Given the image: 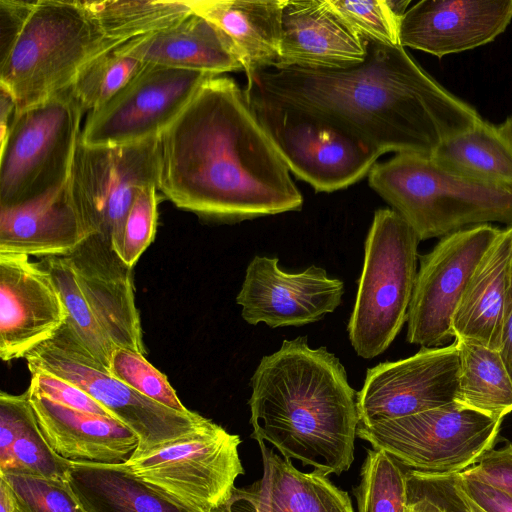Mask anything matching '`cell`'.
Segmentation results:
<instances>
[{
    "label": "cell",
    "mask_w": 512,
    "mask_h": 512,
    "mask_svg": "<svg viewBox=\"0 0 512 512\" xmlns=\"http://www.w3.org/2000/svg\"><path fill=\"white\" fill-rule=\"evenodd\" d=\"M158 190L207 221L299 211L303 197L245 90L212 76L160 135Z\"/></svg>",
    "instance_id": "1"
},
{
    "label": "cell",
    "mask_w": 512,
    "mask_h": 512,
    "mask_svg": "<svg viewBox=\"0 0 512 512\" xmlns=\"http://www.w3.org/2000/svg\"><path fill=\"white\" fill-rule=\"evenodd\" d=\"M366 56L336 69L270 67L247 77V87L321 116L381 155L431 156L446 139L482 117L432 78L401 45L364 40Z\"/></svg>",
    "instance_id": "2"
},
{
    "label": "cell",
    "mask_w": 512,
    "mask_h": 512,
    "mask_svg": "<svg viewBox=\"0 0 512 512\" xmlns=\"http://www.w3.org/2000/svg\"><path fill=\"white\" fill-rule=\"evenodd\" d=\"M250 386L253 439L326 476L351 467L359 425L357 392L333 353L311 348L305 336L284 340L260 360Z\"/></svg>",
    "instance_id": "3"
},
{
    "label": "cell",
    "mask_w": 512,
    "mask_h": 512,
    "mask_svg": "<svg viewBox=\"0 0 512 512\" xmlns=\"http://www.w3.org/2000/svg\"><path fill=\"white\" fill-rule=\"evenodd\" d=\"M368 182L409 223L420 241L491 222L512 225V186L453 173L430 156L397 153L376 163Z\"/></svg>",
    "instance_id": "4"
},
{
    "label": "cell",
    "mask_w": 512,
    "mask_h": 512,
    "mask_svg": "<svg viewBox=\"0 0 512 512\" xmlns=\"http://www.w3.org/2000/svg\"><path fill=\"white\" fill-rule=\"evenodd\" d=\"M119 46L103 34L84 1H35L0 61V86L16 111L24 110L68 89L88 63Z\"/></svg>",
    "instance_id": "5"
},
{
    "label": "cell",
    "mask_w": 512,
    "mask_h": 512,
    "mask_svg": "<svg viewBox=\"0 0 512 512\" xmlns=\"http://www.w3.org/2000/svg\"><path fill=\"white\" fill-rule=\"evenodd\" d=\"M419 242L414 229L395 210L386 208L374 213L347 325L358 356L371 359L382 354L407 322Z\"/></svg>",
    "instance_id": "6"
},
{
    "label": "cell",
    "mask_w": 512,
    "mask_h": 512,
    "mask_svg": "<svg viewBox=\"0 0 512 512\" xmlns=\"http://www.w3.org/2000/svg\"><path fill=\"white\" fill-rule=\"evenodd\" d=\"M84 112L70 87L16 111L0 150V207L36 200L70 175Z\"/></svg>",
    "instance_id": "7"
},
{
    "label": "cell",
    "mask_w": 512,
    "mask_h": 512,
    "mask_svg": "<svg viewBox=\"0 0 512 512\" xmlns=\"http://www.w3.org/2000/svg\"><path fill=\"white\" fill-rule=\"evenodd\" d=\"M25 359L30 372L47 371L77 385L130 428L139 439L134 454L189 437L214 423L191 410L170 409L103 371L65 324Z\"/></svg>",
    "instance_id": "8"
},
{
    "label": "cell",
    "mask_w": 512,
    "mask_h": 512,
    "mask_svg": "<svg viewBox=\"0 0 512 512\" xmlns=\"http://www.w3.org/2000/svg\"><path fill=\"white\" fill-rule=\"evenodd\" d=\"M249 105L290 172L317 192L344 189L368 175L381 154L327 119L248 88Z\"/></svg>",
    "instance_id": "9"
},
{
    "label": "cell",
    "mask_w": 512,
    "mask_h": 512,
    "mask_svg": "<svg viewBox=\"0 0 512 512\" xmlns=\"http://www.w3.org/2000/svg\"><path fill=\"white\" fill-rule=\"evenodd\" d=\"M501 422L453 402L369 426L359 424L357 436L410 469L461 473L492 448Z\"/></svg>",
    "instance_id": "10"
},
{
    "label": "cell",
    "mask_w": 512,
    "mask_h": 512,
    "mask_svg": "<svg viewBox=\"0 0 512 512\" xmlns=\"http://www.w3.org/2000/svg\"><path fill=\"white\" fill-rule=\"evenodd\" d=\"M241 439L220 425L154 449L133 454L121 466L193 512H212L232 494L244 474Z\"/></svg>",
    "instance_id": "11"
},
{
    "label": "cell",
    "mask_w": 512,
    "mask_h": 512,
    "mask_svg": "<svg viewBox=\"0 0 512 512\" xmlns=\"http://www.w3.org/2000/svg\"><path fill=\"white\" fill-rule=\"evenodd\" d=\"M159 169V138L111 147L79 140L67 186L88 237L103 236L119 254L128 211L142 187L158 188Z\"/></svg>",
    "instance_id": "12"
},
{
    "label": "cell",
    "mask_w": 512,
    "mask_h": 512,
    "mask_svg": "<svg viewBox=\"0 0 512 512\" xmlns=\"http://www.w3.org/2000/svg\"><path fill=\"white\" fill-rule=\"evenodd\" d=\"M212 76L145 64L105 105L89 112L79 140L111 147L159 138Z\"/></svg>",
    "instance_id": "13"
},
{
    "label": "cell",
    "mask_w": 512,
    "mask_h": 512,
    "mask_svg": "<svg viewBox=\"0 0 512 512\" xmlns=\"http://www.w3.org/2000/svg\"><path fill=\"white\" fill-rule=\"evenodd\" d=\"M501 229L482 224L442 237L419 256L407 316L409 343L440 347L453 337L452 318L467 283Z\"/></svg>",
    "instance_id": "14"
},
{
    "label": "cell",
    "mask_w": 512,
    "mask_h": 512,
    "mask_svg": "<svg viewBox=\"0 0 512 512\" xmlns=\"http://www.w3.org/2000/svg\"><path fill=\"white\" fill-rule=\"evenodd\" d=\"M458 374L455 341L421 347L412 356L369 368L357 392L359 424L369 426L455 402Z\"/></svg>",
    "instance_id": "15"
},
{
    "label": "cell",
    "mask_w": 512,
    "mask_h": 512,
    "mask_svg": "<svg viewBox=\"0 0 512 512\" xmlns=\"http://www.w3.org/2000/svg\"><path fill=\"white\" fill-rule=\"evenodd\" d=\"M278 258L255 256L248 264L236 297L242 318L251 325L271 328L304 326L332 313L342 302L344 283L312 265L288 273Z\"/></svg>",
    "instance_id": "16"
},
{
    "label": "cell",
    "mask_w": 512,
    "mask_h": 512,
    "mask_svg": "<svg viewBox=\"0 0 512 512\" xmlns=\"http://www.w3.org/2000/svg\"><path fill=\"white\" fill-rule=\"evenodd\" d=\"M62 298L49 273L20 254H0V357L25 358L66 323Z\"/></svg>",
    "instance_id": "17"
},
{
    "label": "cell",
    "mask_w": 512,
    "mask_h": 512,
    "mask_svg": "<svg viewBox=\"0 0 512 512\" xmlns=\"http://www.w3.org/2000/svg\"><path fill=\"white\" fill-rule=\"evenodd\" d=\"M79 286L101 328L116 348L146 355L133 268L103 236L87 237L69 256Z\"/></svg>",
    "instance_id": "18"
},
{
    "label": "cell",
    "mask_w": 512,
    "mask_h": 512,
    "mask_svg": "<svg viewBox=\"0 0 512 512\" xmlns=\"http://www.w3.org/2000/svg\"><path fill=\"white\" fill-rule=\"evenodd\" d=\"M512 20V0H422L404 13L399 42L439 58L485 45Z\"/></svg>",
    "instance_id": "19"
},
{
    "label": "cell",
    "mask_w": 512,
    "mask_h": 512,
    "mask_svg": "<svg viewBox=\"0 0 512 512\" xmlns=\"http://www.w3.org/2000/svg\"><path fill=\"white\" fill-rule=\"evenodd\" d=\"M365 56L364 40L329 0H285L276 67L345 68Z\"/></svg>",
    "instance_id": "20"
},
{
    "label": "cell",
    "mask_w": 512,
    "mask_h": 512,
    "mask_svg": "<svg viewBox=\"0 0 512 512\" xmlns=\"http://www.w3.org/2000/svg\"><path fill=\"white\" fill-rule=\"evenodd\" d=\"M27 391L43 436L61 457L73 462L119 465L138 448L136 434L119 420L72 409Z\"/></svg>",
    "instance_id": "21"
},
{
    "label": "cell",
    "mask_w": 512,
    "mask_h": 512,
    "mask_svg": "<svg viewBox=\"0 0 512 512\" xmlns=\"http://www.w3.org/2000/svg\"><path fill=\"white\" fill-rule=\"evenodd\" d=\"M116 54L144 64L220 76L244 71L228 36L216 25L192 11L174 25L144 35L115 48Z\"/></svg>",
    "instance_id": "22"
},
{
    "label": "cell",
    "mask_w": 512,
    "mask_h": 512,
    "mask_svg": "<svg viewBox=\"0 0 512 512\" xmlns=\"http://www.w3.org/2000/svg\"><path fill=\"white\" fill-rule=\"evenodd\" d=\"M87 237L67 182L36 200L0 207V254L66 257Z\"/></svg>",
    "instance_id": "23"
},
{
    "label": "cell",
    "mask_w": 512,
    "mask_h": 512,
    "mask_svg": "<svg viewBox=\"0 0 512 512\" xmlns=\"http://www.w3.org/2000/svg\"><path fill=\"white\" fill-rule=\"evenodd\" d=\"M512 261V225L501 229L471 275L452 318L454 339L501 350Z\"/></svg>",
    "instance_id": "24"
},
{
    "label": "cell",
    "mask_w": 512,
    "mask_h": 512,
    "mask_svg": "<svg viewBox=\"0 0 512 512\" xmlns=\"http://www.w3.org/2000/svg\"><path fill=\"white\" fill-rule=\"evenodd\" d=\"M233 43L246 76L279 63L281 14L285 0H189Z\"/></svg>",
    "instance_id": "25"
},
{
    "label": "cell",
    "mask_w": 512,
    "mask_h": 512,
    "mask_svg": "<svg viewBox=\"0 0 512 512\" xmlns=\"http://www.w3.org/2000/svg\"><path fill=\"white\" fill-rule=\"evenodd\" d=\"M67 480L88 512H193L121 464L72 461Z\"/></svg>",
    "instance_id": "26"
},
{
    "label": "cell",
    "mask_w": 512,
    "mask_h": 512,
    "mask_svg": "<svg viewBox=\"0 0 512 512\" xmlns=\"http://www.w3.org/2000/svg\"><path fill=\"white\" fill-rule=\"evenodd\" d=\"M267 485L269 512H354L346 491L315 470L299 471L286 458L258 442Z\"/></svg>",
    "instance_id": "27"
},
{
    "label": "cell",
    "mask_w": 512,
    "mask_h": 512,
    "mask_svg": "<svg viewBox=\"0 0 512 512\" xmlns=\"http://www.w3.org/2000/svg\"><path fill=\"white\" fill-rule=\"evenodd\" d=\"M430 157L464 177L512 186V144L498 127L484 120L444 140Z\"/></svg>",
    "instance_id": "28"
},
{
    "label": "cell",
    "mask_w": 512,
    "mask_h": 512,
    "mask_svg": "<svg viewBox=\"0 0 512 512\" xmlns=\"http://www.w3.org/2000/svg\"><path fill=\"white\" fill-rule=\"evenodd\" d=\"M459 352L455 402L502 419L512 412V377L500 350L454 339Z\"/></svg>",
    "instance_id": "29"
},
{
    "label": "cell",
    "mask_w": 512,
    "mask_h": 512,
    "mask_svg": "<svg viewBox=\"0 0 512 512\" xmlns=\"http://www.w3.org/2000/svg\"><path fill=\"white\" fill-rule=\"evenodd\" d=\"M84 4L103 34L119 45L168 28L192 13L186 0H103Z\"/></svg>",
    "instance_id": "30"
},
{
    "label": "cell",
    "mask_w": 512,
    "mask_h": 512,
    "mask_svg": "<svg viewBox=\"0 0 512 512\" xmlns=\"http://www.w3.org/2000/svg\"><path fill=\"white\" fill-rule=\"evenodd\" d=\"M39 263L49 273L62 298L67 313L65 325L100 368L110 372L111 356L116 347L97 321L69 259L52 256L40 258Z\"/></svg>",
    "instance_id": "31"
},
{
    "label": "cell",
    "mask_w": 512,
    "mask_h": 512,
    "mask_svg": "<svg viewBox=\"0 0 512 512\" xmlns=\"http://www.w3.org/2000/svg\"><path fill=\"white\" fill-rule=\"evenodd\" d=\"M381 449L367 450L356 489L358 512H405L406 471Z\"/></svg>",
    "instance_id": "32"
},
{
    "label": "cell",
    "mask_w": 512,
    "mask_h": 512,
    "mask_svg": "<svg viewBox=\"0 0 512 512\" xmlns=\"http://www.w3.org/2000/svg\"><path fill=\"white\" fill-rule=\"evenodd\" d=\"M144 63L116 54L113 50L88 63L77 75L70 90L83 112L105 105L143 67Z\"/></svg>",
    "instance_id": "33"
},
{
    "label": "cell",
    "mask_w": 512,
    "mask_h": 512,
    "mask_svg": "<svg viewBox=\"0 0 512 512\" xmlns=\"http://www.w3.org/2000/svg\"><path fill=\"white\" fill-rule=\"evenodd\" d=\"M405 512H485L463 491L459 473L406 471Z\"/></svg>",
    "instance_id": "34"
},
{
    "label": "cell",
    "mask_w": 512,
    "mask_h": 512,
    "mask_svg": "<svg viewBox=\"0 0 512 512\" xmlns=\"http://www.w3.org/2000/svg\"><path fill=\"white\" fill-rule=\"evenodd\" d=\"M71 463L50 447L33 414L8 452L0 457V475L13 473L67 479Z\"/></svg>",
    "instance_id": "35"
},
{
    "label": "cell",
    "mask_w": 512,
    "mask_h": 512,
    "mask_svg": "<svg viewBox=\"0 0 512 512\" xmlns=\"http://www.w3.org/2000/svg\"><path fill=\"white\" fill-rule=\"evenodd\" d=\"M0 477L9 486L14 512H88L67 479L13 473Z\"/></svg>",
    "instance_id": "36"
},
{
    "label": "cell",
    "mask_w": 512,
    "mask_h": 512,
    "mask_svg": "<svg viewBox=\"0 0 512 512\" xmlns=\"http://www.w3.org/2000/svg\"><path fill=\"white\" fill-rule=\"evenodd\" d=\"M109 371L130 388L170 409L181 413L190 411L182 404L167 377L137 351L115 348Z\"/></svg>",
    "instance_id": "37"
},
{
    "label": "cell",
    "mask_w": 512,
    "mask_h": 512,
    "mask_svg": "<svg viewBox=\"0 0 512 512\" xmlns=\"http://www.w3.org/2000/svg\"><path fill=\"white\" fill-rule=\"evenodd\" d=\"M337 13L363 40L397 46L402 17L390 7L388 0H329Z\"/></svg>",
    "instance_id": "38"
},
{
    "label": "cell",
    "mask_w": 512,
    "mask_h": 512,
    "mask_svg": "<svg viewBox=\"0 0 512 512\" xmlns=\"http://www.w3.org/2000/svg\"><path fill=\"white\" fill-rule=\"evenodd\" d=\"M157 190L156 185L142 187L125 219L119 255L132 268L154 240L158 219Z\"/></svg>",
    "instance_id": "39"
},
{
    "label": "cell",
    "mask_w": 512,
    "mask_h": 512,
    "mask_svg": "<svg viewBox=\"0 0 512 512\" xmlns=\"http://www.w3.org/2000/svg\"><path fill=\"white\" fill-rule=\"evenodd\" d=\"M30 373L31 379L28 390L31 392L72 409L112 417L87 392L66 379L43 370H35Z\"/></svg>",
    "instance_id": "40"
},
{
    "label": "cell",
    "mask_w": 512,
    "mask_h": 512,
    "mask_svg": "<svg viewBox=\"0 0 512 512\" xmlns=\"http://www.w3.org/2000/svg\"><path fill=\"white\" fill-rule=\"evenodd\" d=\"M512 496V443L489 449L471 467L462 471Z\"/></svg>",
    "instance_id": "41"
},
{
    "label": "cell",
    "mask_w": 512,
    "mask_h": 512,
    "mask_svg": "<svg viewBox=\"0 0 512 512\" xmlns=\"http://www.w3.org/2000/svg\"><path fill=\"white\" fill-rule=\"evenodd\" d=\"M33 414L28 391L20 395L0 393V457L8 452Z\"/></svg>",
    "instance_id": "42"
},
{
    "label": "cell",
    "mask_w": 512,
    "mask_h": 512,
    "mask_svg": "<svg viewBox=\"0 0 512 512\" xmlns=\"http://www.w3.org/2000/svg\"><path fill=\"white\" fill-rule=\"evenodd\" d=\"M35 1L0 0V61L10 52Z\"/></svg>",
    "instance_id": "43"
},
{
    "label": "cell",
    "mask_w": 512,
    "mask_h": 512,
    "mask_svg": "<svg viewBox=\"0 0 512 512\" xmlns=\"http://www.w3.org/2000/svg\"><path fill=\"white\" fill-rule=\"evenodd\" d=\"M465 494L485 512H512V496L481 480L459 473Z\"/></svg>",
    "instance_id": "44"
},
{
    "label": "cell",
    "mask_w": 512,
    "mask_h": 512,
    "mask_svg": "<svg viewBox=\"0 0 512 512\" xmlns=\"http://www.w3.org/2000/svg\"><path fill=\"white\" fill-rule=\"evenodd\" d=\"M212 512H269L265 477L250 486L235 487L230 497Z\"/></svg>",
    "instance_id": "45"
},
{
    "label": "cell",
    "mask_w": 512,
    "mask_h": 512,
    "mask_svg": "<svg viewBox=\"0 0 512 512\" xmlns=\"http://www.w3.org/2000/svg\"><path fill=\"white\" fill-rule=\"evenodd\" d=\"M501 355L512 377V261L507 288Z\"/></svg>",
    "instance_id": "46"
},
{
    "label": "cell",
    "mask_w": 512,
    "mask_h": 512,
    "mask_svg": "<svg viewBox=\"0 0 512 512\" xmlns=\"http://www.w3.org/2000/svg\"><path fill=\"white\" fill-rule=\"evenodd\" d=\"M16 112V104L11 94L0 86V128L1 140L6 136L11 121Z\"/></svg>",
    "instance_id": "47"
},
{
    "label": "cell",
    "mask_w": 512,
    "mask_h": 512,
    "mask_svg": "<svg viewBox=\"0 0 512 512\" xmlns=\"http://www.w3.org/2000/svg\"><path fill=\"white\" fill-rule=\"evenodd\" d=\"M0 512H14L12 494L3 477H0Z\"/></svg>",
    "instance_id": "48"
},
{
    "label": "cell",
    "mask_w": 512,
    "mask_h": 512,
    "mask_svg": "<svg viewBox=\"0 0 512 512\" xmlns=\"http://www.w3.org/2000/svg\"><path fill=\"white\" fill-rule=\"evenodd\" d=\"M500 132L511 142L512 144V115L508 117L500 126H498Z\"/></svg>",
    "instance_id": "49"
}]
</instances>
